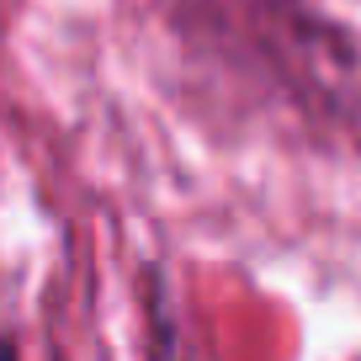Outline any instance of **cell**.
Here are the masks:
<instances>
[{
	"instance_id": "cell-1",
	"label": "cell",
	"mask_w": 361,
	"mask_h": 361,
	"mask_svg": "<svg viewBox=\"0 0 361 361\" xmlns=\"http://www.w3.org/2000/svg\"><path fill=\"white\" fill-rule=\"evenodd\" d=\"M0 361H11V345H6V340H0Z\"/></svg>"
}]
</instances>
